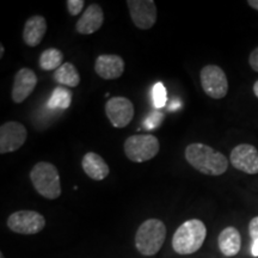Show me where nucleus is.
<instances>
[{"label": "nucleus", "mask_w": 258, "mask_h": 258, "mask_svg": "<svg viewBox=\"0 0 258 258\" xmlns=\"http://www.w3.org/2000/svg\"><path fill=\"white\" fill-rule=\"evenodd\" d=\"M28 138L27 128L17 121L5 122L0 127V153H11L21 148Z\"/></svg>", "instance_id": "obj_8"}, {"label": "nucleus", "mask_w": 258, "mask_h": 258, "mask_svg": "<svg viewBox=\"0 0 258 258\" xmlns=\"http://www.w3.org/2000/svg\"><path fill=\"white\" fill-rule=\"evenodd\" d=\"M54 82L69 88H77L80 83V74L72 62H64L53 74Z\"/></svg>", "instance_id": "obj_18"}, {"label": "nucleus", "mask_w": 258, "mask_h": 258, "mask_svg": "<svg viewBox=\"0 0 258 258\" xmlns=\"http://www.w3.org/2000/svg\"><path fill=\"white\" fill-rule=\"evenodd\" d=\"M247 4L250 5V8H252L253 10H257L258 11V0H249Z\"/></svg>", "instance_id": "obj_26"}, {"label": "nucleus", "mask_w": 258, "mask_h": 258, "mask_svg": "<svg viewBox=\"0 0 258 258\" xmlns=\"http://www.w3.org/2000/svg\"><path fill=\"white\" fill-rule=\"evenodd\" d=\"M71 102H72V93L64 88H56L54 90L53 93H51L49 102H48V106L50 109H60V110H63V109H67L71 105Z\"/></svg>", "instance_id": "obj_20"}, {"label": "nucleus", "mask_w": 258, "mask_h": 258, "mask_svg": "<svg viewBox=\"0 0 258 258\" xmlns=\"http://www.w3.org/2000/svg\"><path fill=\"white\" fill-rule=\"evenodd\" d=\"M46 226V219L35 211L15 212L8 219V227L18 234H36Z\"/></svg>", "instance_id": "obj_7"}, {"label": "nucleus", "mask_w": 258, "mask_h": 258, "mask_svg": "<svg viewBox=\"0 0 258 258\" xmlns=\"http://www.w3.org/2000/svg\"><path fill=\"white\" fill-rule=\"evenodd\" d=\"M63 54L57 48H48L40 55V67L43 71H55L62 66Z\"/></svg>", "instance_id": "obj_19"}, {"label": "nucleus", "mask_w": 258, "mask_h": 258, "mask_svg": "<svg viewBox=\"0 0 258 258\" xmlns=\"http://www.w3.org/2000/svg\"><path fill=\"white\" fill-rule=\"evenodd\" d=\"M30 180L36 191L48 200L60 198L61 180L56 166L48 161H40L30 171Z\"/></svg>", "instance_id": "obj_4"}, {"label": "nucleus", "mask_w": 258, "mask_h": 258, "mask_svg": "<svg viewBox=\"0 0 258 258\" xmlns=\"http://www.w3.org/2000/svg\"><path fill=\"white\" fill-rule=\"evenodd\" d=\"M82 167L84 172L93 180L105 179L110 172L105 160L95 152H88L83 157Z\"/></svg>", "instance_id": "obj_16"}, {"label": "nucleus", "mask_w": 258, "mask_h": 258, "mask_svg": "<svg viewBox=\"0 0 258 258\" xmlns=\"http://www.w3.org/2000/svg\"><path fill=\"white\" fill-rule=\"evenodd\" d=\"M184 154L190 165L206 176L224 175L228 169L227 158L208 145L190 144L186 146Z\"/></svg>", "instance_id": "obj_1"}, {"label": "nucleus", "mask_w": 258, "mask_h": 258, "mask_svg": "<svg viewBox=\"0 0 258 258\" xmlns=\"http://www.w3.org/2000/svg\"><path fill=\"white\" fill-rule=\"evenodd\" d=\"M152 99H153L154 106L158 109L163 108V106L166 104V101H167L166 89L163 83L158 82L157 84H154L152 89Z\"/></svg>", "instance_id": "obj_21"}, {"label": "nucleus", "mask_w": 258, "mask_h": 258, "mask_svg": "<svg viewBox=\"0 0 258 258\" xmlns=\"http://www.w3.org/2000/svg\"><path fill=\"white\" fill-rule=\"evenodd\" d=\"M66 4H67V9H69L70 15L78 16L82 14L84 5H85V2H84V0H69Z\"/></svg>", "instance_id": "obj_23"}, {"label": "nucleus", "mask_w": 258, "mask_h": 258, "mask_svg": "<svg viewBox=\"0 0 258 258\" xmlns=\"http://www.w3.org/2000/svg\"><path fill=\"white\" fill-rule=\"evenodd\" d=\"M249 63L250 67L252 69L254 72L258 73V47L256 49H253L251 51L250 56H249Z\"/></svg>", "instance_id": "obj_25"}, {"label": "nucleus", "mask_w": 258, "mask_h": 258, "mask_svg": "<svg viewBox=\"0 0 258 258\" xmlns=\"http://www.w3.org/2000/svg\"><path fill=\"white\" fill-rule=\"evenodd\" d=\"M166 238V226L159 219H148L139 226L135 234V246L144 256L159 252Z\"/></svg>", "instance_id": "obj_3"}, {"label": "nucleus", "mask_w": 258, "mask_h": 258, "mask_svg": "<svg viewBox=\"0 0 258 258\" xmlns=\"http://www.w3.org/2000/svg\"><path fill=\"white\" fill-rule=\"evenodd\" d=\"M207 228L199 219H190L177 228L172 237V247L178 254L195 253L202 247Z\"/></svg>", "instance_id": "obj_2"}, {"label": "nucleus", "mask_w": 258, "mask_h": 258, "mask_svg": "<svg viewBox=\"0 0 258 258\" xmlns=\"http://www.w3.org/2000/svg\"><path fill=\"white\" fill-rule=\"evenodd\" d=\"M103 23H104V14L102 8L98 4H91L77 22L76 30L78 34L91 35L98 31Z\"/></svg>", "instance_id": "obj_14"}, {"label": "nucleus", "mask_w": 258, "mask_h": 258, "mask_svg": "<svg viewBox=\"0 0 258 258\" xmlns=\"http://www.w3.org/2000/svg\"><path fill=\"white\" fill-rule=\"evenodd\" d=\"M249 233L251 238V254L258 257V217H254L250 221Z\"/></svg>", "instance_id": "obj_22"}, {"label": "nucleus", "mask_w": 258, "mask_h": 258, "mask_svg": "<svg viewBox=\"0 0 258 258\" xmlns=\"http://www.w3.org/2000/svg\"><path fill=\"white\" fill-rule=\"evenodd\" d=\"M230 161L234 169L247 173H258V150L252 145L240 144L232 150Z\"/></svg>", "instance_id": "obj_11"}, {"label": "nucleus", "mask_w": 258, "mask_h": 258, "mask_svg": "<svg viewBox=\"0 0 258 258\" xmlns=\"http://www.w3.org/2000/svg\"><path fill=\"white\" fill-rule=\"evenodd\" d=\"M161 118H163V114H161V112H158V111L153 112V114L147 118L146 122H145V125H146L148 129L157 128L158 125L160 124Z\"/></svg>", "instance_id": "obj_24"}, {"label": "nucleus", "mask_w": 258, "mask_h": 258, "mask_svg": "<svg viewBox=\"0 0 258 258\" xmlns=\"http://www.w3.org/2000/svg\"><path fill=\"white\" fill-rule=\"evenodd\" d=\"M0 258H5V257H4V254H3V253H0Z\"/></svg>", "instance_id": "obj_29"}, {"label": "nucleus", "mask_w": 258, "mask_h": 258, "mask_svg": "<svg viewBox=\"0 0 258 258\" xmlns=\"http://www.w3.org/2000/svg\"><path fill=\"white\" fill-rule=\"evenodd\" d=\"M200 80L203 91L213 99H221L228 92V80L226 73L217 64H207L201 70Z\"/></svg>", "instance_id": "obj_6"}, {"label": "nucleus", "mask_w": 258, "mask_h": 258, "mask_svg": "<svg viewBox=\"0 0 258 258\" xmlns=\"http://www.w3.org/2000/svg\"><path fill=\"white\" fill-rule=\"evenodd\" d=\"M159 140L151 134H137L124 141L125 157L134 163H145L159 153Z\"/></svg>", "instance_id": "obj_5"}, {"label": "nucleus", "mask_w": 258, "mask_h": 258, "mask_svg": "<svg viewBox=\"0 0 258 258\" xmlns=\"http://www.w3.org/2000/svg\"><path fill=\"white\" fill-rule=\"evenodd\" d=\"M253 93H254V96L258 98V80L253 84Z\"/></svg>", "instance_id": "obj_27"}, {"label": "nucleus", "mask_w": 258, "mask_h": 258, "mask_svg": "<svg viewBox=\"0 0 258 258\" xmlns=\"http://www.w3.org/2000/svg\"><path fill=\"white\" fill-rule=\"evenodd\" d=\"M37 85V76L34 71L30 69H21L16 73L14 79V85H12L11 97L12 101L16 104L23 103L29 96L34 92Z\"/></svg>", "instance_id": "obj_12"}, {"label": "nucleus", "mask_w": 258, "mask_h": 258, "mask_svg": "<svg viewBox=\"0 0 258 258\" xmlns=\"http://www.w3.org/2000/svg\"><path fill=\"white\" fill-rule=\"evenodd\" d=\"M95 72L104 80H115L124 72V60L116 54H102L96 59Z\"/></svg>", "instance_id": "obj_13"}, {"label": "nucleus", "mask_w": 258, "mask_h": 258, "mask_svg": "<svg viewBox=\"0 0 258 258\" xmlns=\"http://www.w3.org/2000/svg\"><path fill=\"white\" fill-rule=\"evenodd\" d=\"M219 249L226 257L235 256L240 251L241 237L239 231L233 226L224 228L218 238Z\"/></svg>", "instance_id": "obj_17"}, {"label": "nucleus", "mask_w": 258, "mask_h": 258, "mask_svg": "<svg viewBox=\"0 0 258 258\" xmlns=\"http://www.w3.org/2000/svg\"><path fill=\"white\" fill-rule=\"evenodd\" d=\"M105 114L115 128H124L134 117V105L125 97H111L105 104Z\"/></svg>", "instance_id": "obj_9"}, {"label": "nucleus", "mask_w": 258, "mask_h": 258, "mask_svg": "<svg viewBox=\"0 0 258 258\" xmlns=\"http://www.w3.org/2000/svg\"><path fill=\"white\" fill-rule=\"evenodd\" d=\"M4 51H5L4 46H3V44H0V59H3V56H4Z\"/></svg>", "instance_id": "obj_28"}, {"label": "nucleus", "mask_w": 258, "mask_h": 258, "mask_svg": "<svg viewBox=\"0 0 258 258\" xmlns=\"http://www.w3.org/2000/svg\"><path fill=\"white\" fill-rule=\"evenodd\" d=\"M47 31V21L43 16L35 15L31 16L25 22L23 28V37L24 43L28 47H36L43 40L44 35Z\"/></svg>", "instance_id": "obj_15"}, {"label": "nucleus", "mask_w": 258, "mask_h": 258, "mask_svg": "<svg viewBox=\"0 0 258 258\" xmlns=\"http://www.w3.org/2000/svg\"><path fill=\"white\" fill-rule=\"evenodd\" d=\"M127 5L135 27L141 30L153 28L157 22V6L153 0H128Z\"/></svg>", "instance_id": "obj_10"}]
</instances>
